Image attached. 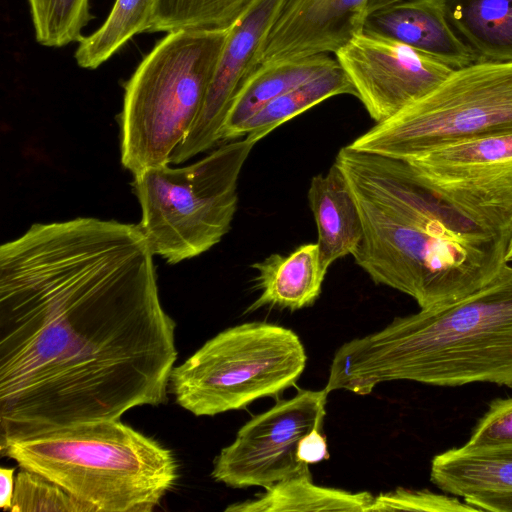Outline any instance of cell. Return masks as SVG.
I'll use <instances>...</instances> for the list:
<instances>
[{"mask_svg": "<svg viewBox=\"0 0 512 512\" xmlns=\"http://www.w3.org/2000/svg\"><path fill=\"white\" fill-rule=\"evenodd\" d=\"M36 41L60 48L79 42L84 27L93 18L90 0H27Z\"/></svg>", "mask_w": 512, "mask_h": 512, "instance_id": "cell-24", "label": "cell"}, {"mask_svg": "<svg viewBox=\"0 0 512 512\" xmlns=\"http://www.w3.org/2000/svg\"><path fill=\"white\" fill-rule=\"evenodd\" d=\"M138 224L35 223L0 247V449L166 399L175 322Z\"/></svg>", "mask_w": 512, "mask_h": 512, "instance_id": "cell-1", "label": "cell"}, {"mask_svg": "<svg viewBox=\"0 0 512 512\" xmlns=\"http://www.w3.org/2000/svg\"><path fill=\"white\" fill-rule=\"evenodd\" d=\"M255 144L232 140L193 164H166L133 175L138 225L154 255L177 264L221 241L231 228L238 178Z\"/></svg>", "mask_w": 512, "mask_h": 512, "instance_id": "cell-6", "label": "cell"}, {"mask_svg": "<svg viewBox=\"0 0 512 512\" xmlns=\"http://www.w3.org/2000/svg\"><path fill=\"white\" fill-rule=\"evenodd\" d=\"M298 459L308 465L329 459L326 436L319 429L305 435L298 446Z\"/></svg>", "mask_w": 512, "mask_h": 512, "instance_id": "cell-28", "label": "cell"}, {"mask_svg": "<svg viewBox=\"0 0 512 512\" xmlns=\"http://www.w3.org/2000/svg\"><path fill=\"white\" fill-rule=\"evenodd\" d=\"M252 268L257 271L255 286L261 293L247 308L248 313L265 306L290 311L312 306L327 273L320 263L317 242L301 245L288 255L271 254Z\"/></svg>", "mask_w": 512, "mask_h": 512, "instance_id": "cell-16", "label": "cell"}, {"mask_svg": "<svg viewBox=\"0 0 512 512\" xmlns=\"http://www.w3.org/2000/svg\"><path fill=\"white\" fill-rule=\"evenodd\" d=\"M445 18L478 62H512V0H440Z\"/></svg>", "mask_w": 512, "mask_h": 512, "instance_id": "cell-18", "label": "cell"}, {"mask_svg": "<svg viewBox=\"0 0 512 512\" xmlns=\"http://www.w3.org/2000/svg\"><path fill=\"white\" fill-rule=\"evenodd\" d=\"M374 495L349 492L313 483L312 476L282 480L254 499L230 504L225 512L345 511L368 512Z\"/></svg>", "mask_w": 512, "mask_h": 512, "instance_id": "cell-19", "label": "cell"}, {"mask_svg": "<svg viewBox=\"0 0 512 512\" xmlns=\"http://www.w3.org/2000/svg\"><path fill=\"white\" fill-rule=\"evenodd\" d=\"M93 512H150L173 487V453L119 419L78 423L0 449Z\"/></svg>", "mask_w": 512, "mask_h": 512, "instance_id": "cell-4", "label": "cell"}, {"mask_svg": "<svg viewBox=\"0 0 512 512\" xmlns=\"http://www.w3.org/2000/svg\"><path fill=\"white\" fill-rule=\"evenodd\" d=\"M229 31L169 32L126 82L120 152L133 175L170 164L200 113Z\"/></svg>", "mask_w": 512, "mask_h": 512, "instance_id": "cell-5", "label": "cell"}, {"mask_svg": "<svg viewBox=\"0 0 512 512\" xmlns=\"http://www.w3.org/2000/svg\"><path fill=\"white\" fill-rule=\"evenodd\" d=\"M327 395L325 388L299 390L252 417L216 456L213 479L232 488H267L291 477L312 476L297 450L305 435L322 430Z\"/></svg>", "mask_w": 512, "mask_h": 512, "instance_id": "cell-9", "label": "cell"}, {"mask_svg": "<svg viewBox=\"0 0 512 512\" xmlns=\"http://www.w3.org/2000/svg\"><path fill=\"white\" fill-rule=\"evenodd\" d=\"M337 63L336 58L328 54H315L258 67L237 92L223 124L220 141L237 139L241 126L266 104Z\"/></svg>", "mask_w": 512, "mask_h": 512, "instance_id": "cell-17", "label": "cell"}, {"mask_svg": "<svg viewBox=\"0 0 512 512\" xmlns=\"http://www.w3.org/2000/svg\"><path fill=\"white\" fill-rule=\"evenodd\" d=\"M465 512L479 511L464 499L451 494H439L428 489L397 488L374 496L368 512L372 511Z\"/></svg>", "mask_w": 512, "mask_h": 512, "instance_id": "cell-26", "label": "cell"}, {"mask_svg": "<svg viewBox=\"0 0 512 512\" xmlns=\"http://www.w3.org/2000/svg\"><path fill=\"white\" fill-rule=\"evenodd\" d=\"M512 444V397L493 400L464 444L486 448Z\"/></svg>", "mask_w": 512, "mask_h": 512, "instance_id": "cell-27", "label": "cell"}, {"mask_svg": "<svg viewBox=\"0 0 512 512\" xmlns=\"http://www.w3.org/2000/svg\"><path fill=\"white\" fill-rule=\"evenodd\" d=\"M362 32L405 44L453 69L478 62L448 24L440 0H406L372 11Z\"/></svg>", "mask_w": 512, "mask_h": 512, "instance_id": "cell-13", "label": "cell"}, {"mask_svg": "<svg viewBox=\"0 0 512 512\" xmlns=\"http://www.w3.org/2000/svg\"><path fill=\"white\" fill-rule=\"evenodd\" d=\"M506 262H510L512 261V238L510 239L509 243H508V247H507V250H506Z\"/></svg>", "mask_w": 512, "mask_h": 512, "instance_id": "cell-31", "label": "cell"}, {"mask_svg": "<svg viewBox=\"0 0 512 512\" xmlns=\"http://www.w3.org/2000/svg\"><path fill=\"white\" fill-rule=\"evenodd\" d=\"M510 160L512 134L488 136L448 145L405 161L421 176L451 177Z\"/></svg>", "mask_w": 512, "mask_h": 512, "instance_id": "cell-23", "label": "cell"}, {"mask_svg": "<svg viewBox=\"0 0 512 512\" xmlns=\"http://www.w3.org/2000/svg\"><path fill=\"white\" fill-rule=\"evenodd\" d=\"M335 162L358 206L363 236L352 254L379 285L420 309L464 297L506 264L510 239L480 227L403 160L342 147Z\"/></svg>", "mask_w": 512, "mask_h": 512, "instance_id": "cell-2", "label": "cell"}, {"mask_svg": "<svg viewBox=\"0 0 512 512\" xmlns=\"http://www.w3.org/2000/svg\"><path fill=\"white\" fill-rule=\"evenodd\" d=\"M342 94L356 97L351 81L337 63L319 76L266 104L241 126L237 138L245 136L246 139L257 143L290 119L330 97Z\"/></svg>", "mask_w": 512, "mask_h": 512, "instance_id": "cell-20", "label": "cell"}, {"mask_svg": "<svg viewBox=\"0 0 512 512\" xmlns=\"http://www.w3.org/2000/svg\"><path fill=\"white\" fill-rule=\"evenodd\" d=\"M259 0H156L149 32L229 31Z\"/></svg>", "mask_w": 512, "mask_h": 512, "instance_id": "cell-22", "label": "cell"}, {"mask_svg": "<svg viewBox=\"0 0 512 512\" xmlns=\"http://www.w3.org/2000/svg\"><path fill=\"white\" fill-rule=\"evenodd\" d=\"M318 232L319 256L327 271L332 263L352 255L363 236L361 215L347 178L334 162L311 179L307 193Z\"/></svg>", "mask_w": 512, "mask_h": 512, "instance_id": "cell-15", "label": "cell"}, {"mask_svg": "<svg viewBox=\"0 0 512 512\" xmlns=\"http://www.w3.org/2000/svg\"><path fill=\"white\" fill-rule=\"evenodd\" d=\"M406 0H368L367 14L380 8Z\"/></svg>", "mask_w": 512, "mask_h": 512, "instance_id": "cell-30", "label": "cell"}, {"mask_svg": "<svg viewBox=\"0 0 512 512\" xmlns=\"http://www.w3.org/2000/svg\"><path fill=\"white\" fill-rule=\"evenodd\" d=\"M156 0H116L106 21L78 43L79 67L96 69L132 37L150 30Z\"/></svg>", "mask_w": 512, "mask_h": 512, "instance_id": "cell-21", "label": "cell"}, {"mask_svg": "<svg viewBox=\"0 0 512 512\" xmlns=\"http://www.w3.org/2000/svg\"><path fill=\"white\" fill-rule=\"evenodd\" d=\"M367 4L368 0H282L251 73L274 62L336 53L362 32Z\"/></svg>", "mask_w": 512, "mask_h": 512, "instance_id": "cell-11", "label": "cell"}, {"mask_svg": "<svg viewBox=\"0 0 512 512\" xmlns=\"http://www.w3.org/2000/svg\"><path fill=\"white\" fill-rule=\"evenodd\" d=\"M10 511L93 512L89 506L57 483L24 468H21L15 478Z\"/></svg>", "mask_w": 512, "mask_h": 512, "instance_id": "cell-25", "label": "cell"}, {"mask_svg": "<svg viewBox=\"0 0 512 512\" xmlns=\"http://www.w3.org/2000/svg\"><path fill=\"white\" fill-rule=\"evenodd\" d=\"M512 134V62H475L353 140L355 150L409 160L473 139Z\"/></svg>", "mask_w": 512, "mask_h": 512, "instance_id": "cell-8", "label": "cell"}, {"mask_svg": "<svg viewBox=\"0 0 512 512\" xmlns=\"http://www.w3.org/2000/svg\"><path fill=\"white\" fill-rule=\"evenodd\" d=\"M15 469L5 468L0 469V507L4 510H9L12 506L14 488H15Z\"/></svg>", "mask_w": 512, "mask_h": 512, "instance_id": "cell-29", "label": "cell"}, {"mask_svg": "<svg viewBox=\"0 0 512 512\" xmlns=\"http://www.w3.org/2000/svg\"><path fill=\"white\" fill-rule=\"evenodd\" d=\"M307 363L305 348L291 329L267 322L229 327L174 367L175 400L195 416L240 410L293 386Z\"/></svg>", "mask_w": 512, "mask_h": 512, "instance_id": "cell-7", "label": "cell"}, {"mask_svg": "<svg viewBox=\"0 0 512 512\" xmlns=\"http://www.w3.org/2000/svg\"><path fill=\"white\" fill-rule=\"evenodd\" d=\"M417 175L480 227L512 238V160L451 177Z\"/></svg>", "mask_w": 512, "mask_h": 512, "instance_id": "cell-14", "label": "cell"}, {"mask_svg": "<svg viewBox=\"0 0 512 512\" xmlns=\"http://www.w3.org/2000/svg\"><path fill=\"white\" fill-rule=\"evenodd\" d=\"M282 0H259L229 31L200 113L170 163L180 164L220 141L232 102L250 75L254 58Z\"/></svg>", "mask_w": 512, "mask_h": 512, "instance_id": "cell-12", "label": "cell"}, {"mask_svg": "<svg viewBox=\"0 0 512 512\" xmlns=\"http://www.w3.org/2000/svg\"><path fill=\"white\" fill-rule=\"evenodd\" d=\"M512 388V266L452 302L394 318L334 353L325 389L368 395L380 383Z\"/></svg>", "mask_w": 512, "mask_h": 512, "instance_id": "cell-3", "label": "cell"}, {"mask_svg": "<svg viewBox=\"0 0 512 512\" xmlns=\"http://www.w3.org/2000/svg\"><path fill=\"white\" fill-rule=\"evenodd\" d=\"M335 55L376 123L429 94L454 70L405 44L366 32L354 36Z\"/></svg>", "mask_w": 512, "mask_h": 512, "instance_id": "cell-10", "label": "cell"}]
</instances>
